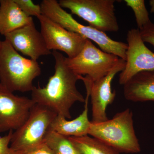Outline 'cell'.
<instances>
[{"mask_svg": "<svg viewBox=\"0 0 154 154\" xmlns=\"http://www.w3.org/2000/svg\"><path fill=\"white\" fill-rule=\"evenodd\" d=\"M51 54L55 60L54 74L50 77L45 87L34 86L31 99L35 104L48 107L57 115L70 119L72 106L75 102L85 101L76 87L82 75L75 73L67 66L62 54L53 51Z\"/></svg>", "mask_w": 154, "mask_h": 154, "instance_id": "obj_1", "label": "cell"}, {"mask_svg": "<svg viewBox=\"0 0 154 154\" xmlns=\"http://www.w3.org/2000/svg\"><path fill=\"white\" fill-rule=\"evenodd\" d=\"M41 74L37 61L21 55L8 42L0 47V83L11 92L32 91L33 82Z\"/></svg>", "mask_w": 154, "mask_h": 154, "instance_id": "obj_2", "label": "cell"}, {"mask_svg": "<svg viewBox=\"0 0 154 154\" xmlns=\"http://www.w3.org/2000/svg\"><path fill=\"white\" fill-rule=\"evenodd\" d=\"M88 135L102 141L119 153L134 154L141 151L135 132L133 113L129 108L119 112L106 121L91 122Z\"/></svg>", "mask_w": 154, "mask_h": 154, "instance_id": "obj_3", "label": "cell"}, {"mask_svg": "<svg viewBox=\"0 0 154 154\" xmlns=\"http://www.w3.org/2000/svg\"><path fill=\"white\" fill-rule=\"evenodd\" d=\"M42 14L48 17L66 30L78 33L98 45L100 49L107 53L117 56L126 60L128 45L125 42L115 41L105 32L78 22L63 8L56 0H43L40 5Z\"/></svg>", "mask_w": 154, "mask_h": 154, "instance_id": "obj_4", "label": "cell"}, {"mask_svg": "<svg viewBox=\"0 0 154 154\" xmlns=\"http://www.w3.org/2000/svg\"><path fill=\"white\" fill-rule=\"evenodd\" d=\"M57 115L49 108L35 104L25 123L13 132L11 148L23 154L44 143L45 135Z\"/></svg>", "mask_w": 154, "mask_h": 154, "instance_id": "obj_5", "label": "cell"}, {"mask_svg": "<svg viewBox=\"0 0 154 154\" xmlns=\"http://www.w3.org/2000/svg\"><path fill=\"white\" fill-rule=\"evenodd\" d=\"M115 0H60L63 8L69 9L102 32H117L119 30L115 13Z\"/></svg>", "mask_w": 154, "mask_h": 154, "instance_id": "obj_6", "label": "cell"}, {"mask_svg": "<svg viewBox=\"0 0 154 154\" xmlns=\"http://www.w3.org/2000/svg\"><path fill=\"white\" fill-rule=\"evenodd\" d=\"M120 60L117 56L99 49L89 39L76 56L65 57L67 66L75 73L86 75L93 82L106 75Z\"/></svg>", "mask_w": 154, "mask_h": 154, "instance_id": "obj_7", "label": "cell"}, {"mask_svg": "<svg viewBox=\"0 0 154 154\" xmlns=\"http://www.w3.org/2000/svg\"><path fill=\"white\" fill-rule=\"evenodd\" d=\"M126 61L120 59L118 64L106 75L93 82L87 77L82 76L87 93L91 98L92 120L91 122L98 123L106 121L107 106L114 102L116 94L112 91L111 83L116 75L124 69Z\"/></svg>", "mask_w": 154, "mask_h": 154, "instance_id": "obj_8", "label": "cell"}, {"mask_svg": "<svg viewBox=\"0 0 154 154\" xmlns=\"http://www.w3.org/2000/svg\"><path fill=\"white\" fill-rule=\"evenodd\" d=\"M36 18L40 23V32L50 51H63L69 58L75 57L81 52L87 38L66 30L43 14Z\"/></svg>", "mask_w": 154, "mask_h": 154, "instance_id": "obj_9", "label": "cell"}, {"mask_svg": "<svg viewBox=\"0 0 154 154\" xmlns=\"http://www.w3.org/2000/svg\"><path fill=\"white\" fill-rule=\"evenodd\" d=\"M127 41L126 64L119 79L122 85L138 73L154 70V53L146 47L138 28L128 30Z\"/></svg>", "mask_w": 154, "mask_h": 154, "instance_id": "obj_10", "label": "cell"}, {"mask_svg": "<svg viewBox=\"0 0 154 154\" xmlns=\"http://www.w3.org/2000/svg\"><path fill=\"white\" fill-rule=\"evenodd\" d=\"M35 104L32 99L15 95L0 83V133L18 129Z\"/></svg>", "mask_w": 154, "mask_h": 154, "instance_id": "obj_11", "label": "cell"}, {"mask_svg": "<svg viewBox=\"0 0 154 154\" xmlns=\"http://www.w3.org/2000/svg\"><path fill=\"white\" fill-rule=\"evenodd\" d=\"M5 40L18 52L37 61L43 56L51 54L48 48L41 32L35 27L34 22L5 36Z\"/></svg>", "mask_w": 154, "mask_h": 154, "instance_id": "obj_12", "label": "cell"}, {"mask_svg": "<svg viewBox=\"0 0 154 154\" xmlns=\"http://www.w3.org/2000/svg\"><path fill=\"white\" fill-rule=\"evenodd\" d=\"M125 99L133 102H154V70L138 73L123 85Z\"/></svg>", "mask_w": 154, "mask_h": 154, "instance_id": "obj_13", "label": "cell"}, {"mask_svg": "<svg viewBox=\"0 0 154 154\" xmlns=\"http://www.w3.org/2000/svg\"><path fill=\"white\" fill-rule=\"evenodd\" d=\"M89 97V94L87 93L84 110L77 118L67 120L64 116L57 115L51 125L50 129L66 137H79L88 135L91 122L88 118Z\"/></svg>", "mask_w": 154, "mask_h": 154, "instance_id": "obj_14", "label": "cell"}, {"mask_svg": "<svg viewBox=\"0 0 154 154\" xmlns=\"http://www.w3.org/2000/svg\"><path fill=\"white\" fill-rule=\"evenodd\" d=\"M33 18L26 15L14 0H0V33L4 36L33 23Z\"/></svg>", "mask_w": 154, "mask_h": 154, "instance_id": "obj_15", "label": "cell"}, {"mask_svg": "<svg viewBox=\"0 0 154 154\" xmlns=\"http://www.w3.org/2000/svg\"><path fill=\"white\" fill-rule=\"evenodd\" d=\"M68 137L80 154H120L107 144L89 135Z\"/></svg>", "mask_w": 154, "mask_h": 154, "instance_id": "obj_16", "label": "cell"}, {"mask_svg": "<svg viewBox=\"0 0 154 154\" xmlns=\"http://www.w3.org/2000/svg\"><path fill=\"white\" fill-rule=\"evenodd\" d=\"M44 143L54 154H80L68 137L48 130L45 137Z\"/></svg>", "mask_w": 154, "mask_h": 154, "instance_id": "obj_17", "label": "cell"}, {"mask_svg": "<svg viewBox=\"0 0 154 154\" xmlns=\"http://www.w3.org/2000/svg\"><path fill=\"white\" fill-rule=\"evenodd\" d=\"M126 5L131 8L134 13L138 29L141 30L151 22L144 0H125Z\"/></svg>", "mask_w": 154, "mask_h": 154, "instance_id": "obj_18", "label": "cell"}, {"mask_svg": "<svg viewBox=\"0 0 154 154\" xmlns=\"http://www.w3.org/2000/svg\"><path fill=\"white\" fill-rule=\"evenodd\" d=\"M19 8L29 17H38L42 14L41 6L36 5L31 0H14Z\"/></svg>", "mask_w": 154, "mask_h": 154, "instance_id": "obj_19", "label": "cell"}, {"mask_svg": "<svg viewBox=\"0 0 154 154\" xmlns=\"http://www.w3.org/2000/svg\"><path fill=\"white\" fill-rule=\"evenodd\" d=\"M13 133V131H11L8 134L0 137V154H20L12 149L9 146Z\"/></svg>", "mask_w": 154, "mask_h": 154, "instance_id": "obj_20", "label": "cell"}, {"mask_svg": "<svg viewBox=\"0 0 154 154\" xmlns=\"http://www.w3.org/2000/svg\"><path fill=\"white\" fill-rule=\"evenodd\" d=\"M140 33L144 42L149 43L154 47V24L152 22L140 30Z\"/></svg>", "mask_w": 154, "mask_h": 154, "instance_id": "obj_21", "label": "cell"}, {"mask_svg": "<svg viewBox=\"0 0 154 154\" xmlns=\"http://www.w3.org/2000/svg\"><path fill=\"white\" fill-rule=\"evenodd\" d=\"M23 154H54L53 152L45 143H43L36 148Z\"/></svg>", "mask_w": 154, "mask_h": 154, "instance_id": "obj_22", "label": "cell"}, {"mask_svg": "<svg viewBox=\"0 0 154 154\" xmlns=\"http://www.w3.org/2000/svg\"><path fill=\"white\" fill-rule=\"evenodd\" d=\"M149 4L150 6V12L154 13V0H150L149 1Z\"/></svg>", "mask_w": 154, "mask_h": 154, "instance_id": "obj_23", "label": "cell"}, {"mask_svg": "<svg viewBox=\"0 0 154 154\" xmlns=\"http://www.w3.org/2000/svg\"><path fill=\"white\" fill-rule=\"evenodd\" d=\"M2 41H1V40H0V47H1V45H2Z\"/></svg>", "mask_w": 154, "mask_h": 154, "instance_id": "obj_24", "label": "cell"}]
</instances>
